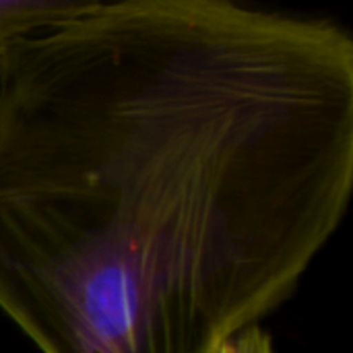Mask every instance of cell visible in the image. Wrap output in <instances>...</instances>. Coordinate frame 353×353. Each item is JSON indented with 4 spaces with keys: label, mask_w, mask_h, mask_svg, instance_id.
Wrapping results in <instances>:
<instances>
[{
    "label": "cell",
    "mask_w": 353,
    "mask_h": 353,
    "mask_svg": "<svg viewBox=\"0 0 353 353\" xmlns=\"http://www.w3.org/2000/svg\"><path fill=\"white\" fill-rule=\"evenodd\" d=\"M93 0H0V70L21 39L79 14Z\"/></svg>",
    "instance_id": "7a4b0ae2"
},
{
    "label": "cell",
    "mask_w": 353,
    "mask_h": 353,
    "mask_svg": "<svg viewBox=\"0 0 353 353\" xmlns=\"http://www.w3.org/2000/svg\"><path fill=\"white\" fill-rule=\"evenodd\" d=\"M353 190V37L232 0L91 2L0 70V312L39 353H215Z\"/></svg>",
    "instance_id": "6da1fadb"
},
{
    "label": "cell",
    "mask_w": 353,
    "mask_h": 353,
    "mask_svg": "<svg viewBox=\"0 0 353 353\" xmlns=\"http://www.w3.org/2000/svg\"><path fill=\"white\" fill-rule=\"evenodd\" d=\"M215 353H275V347L271 335L256 325L230 337Z\"/></svg>",
    "instance_id": "3957f363"
}]
</instances>
